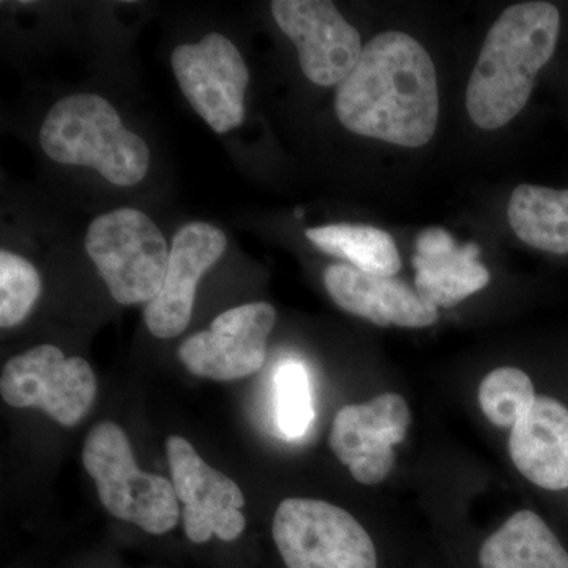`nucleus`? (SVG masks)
<instances>
[{
	"label": "nucleus",
	"mask_w": 568,
	"mask_h": 568,
	"mask_svg": "<svg viewBox=\"0 0 568 568\" xmlns=\"http://www.w3.org/2000/svg\"><path fill=\"white\" fill-rule=\"evenodd\" d=\"M179 88L215 133H230L245 119L250 73L237 47L219 32L197 43L179 44L171 54Z\"/></svg>",
	"instance_id": "obj_8"
},
{
	"label": "nucleus",
	"mask_w": 568,
	"mask_h": 568,
	"mask_svg": "<svg viewBox=\"0 0 568 568\" xmlns=\"http://www.w3.org/2000/svg\"><path fill=\"white\" fill-rule=\"evenodd\" d=\"M40 144L55 163L92 168L112 185H136L151 166L145 141L126 130L115 108L95 93L59 100L41 125Z\"/></svg>",
	"instance_id": "obj_3"
},
{
	"label": "nucleus",
	"mask_w": 568,
	"mask_h": 568,
	"mask_svg": "<svg viewBox=\"0 0 568 568\" xmlns=\"http://www.w3.org/2000/svg\"><path fill=\"white\" fill-rule=\"evenodd\" d=\"M409 424L406 399L383 394L338 410L332 425L331 447L358 484L375 487L394 469V446L405 440Z\"/></svg>",
	"instance_id": "obj_12"
},
{
	"label": "nucleus",
	"mask_w": 568,
	"mask_h": 568,
	"mask_svg": "<svg viewBox=\"0 0 568 568\" xmlns=\"http://www.w3.org/2000/svg\"><path fill=\"white\" fill-rule=\"evenodd\" d=\"M0 394L7 405L36 407L58 424L74 426L95 402L97 377L84 358H67L59 347L40 345L7 362Z\"/></svg>",
	"instance_id": "obj_7"
},
{
	"label": "nucleus",
	"mask_w": 568,
	"mask_h": 568,
	"mask_svg": "<svg viewBox=\"0 0 568 568\" xmlns=\"http://www.w3.org/2000/svg\"><path fill=\"white\" fill-rule=\"evenodd\" d=\"M227 239L211 223L183 224L171 244L170 264L160 293L145 304L144 323L156 338H175L192 321L197 283L226 252Z\"/></svg>",
	"instance_id": "obj_13"
},
{
	"label": "nucleus",
	"mask_w": 568,
	"mask_h": 568,
	"mask_svg": "<svg viewBox=\"0 0 568 568\" xmlns=\"http://www.w3.org/2000/svg\"><path fill=\"white\" fill-rule=\"evenodd\" d=\"M82 465L112 517L152 536H163L178 526L182 511L173 481L142 473L121 426L112 422L93 426L82 448Z\"/></svg>",
	"instance_id": "obj_4"
},
{
	"label": "nucleus",
	"mask_w": 568,
	"mask_h": 568,
	"mask_svg": "<svg viewBox=\"0 0 568 568\" xmlns=\"http://www.w3.org/2000/svg\"><path fill=\"white\" fill-rule=\"evenodd\" d=\"M536 398L530 377L514 366L488 373L478 387L481 413L500 428H514L532 409Z\"/></svg>",
	"instance_id": "obj_20"
},
{
	"label": "nucleus",
	"mask_w": 568,
	"mask_h": 568,
	"mask_svg": "<svg viewBox=\"0 0 568 568\" xmlns=\"http://www.w3.org/2000/svg\"><path fill=\"white\" fill-rule=\"evenodd\" d=\"M272 14L297 48L306 80L323 88L339 85L361 59V33L327 0H275Z\"/></svg>",
	"instance_id": "obj_10"
},
{
	"label": "nucleus",
	"mask_w": 568,
	"mask_h": 568,
	"mask_svg": "<svg viewBox=\"0 0 568 568\" xmlns=\"http://www.w3.org/2000/svg\"><path fill=\"white\" fill-rule=\"evenodd\" d=\"M272 534L287 568H377L375 544L364 526L325 500L284 499Z\"/></svg>",
	"instance_id": "obj_6"
},
{
	"label": "nucleus",
	"mask_w": 568,
	"mask_h": 568,
	"mask_svg": "<svg viewBox=\"0 0 568 568\" xmlns=\"http://www.w3.org/2000/svg\"><path fill=\"white\" fill-rule=\"evenodd\" d=\"M507 215L511 230L526 245L568 254V190L523 183L511 193Z\"/></svg>",
	"instance_id": "obj_18"
},
{
	"label": "nucleus",
	"mask_w": 568,
	"mask_h": 568,
	"mask_svg": "<svg viewBox=\"0 0 568 568\" xmlns=\"http://www.w3.org/2000/svg\"><path fill=\"white\" fill-rule=\"evenodd\" d=\"M559 32V10L548 2L517 3L497 18L466 89L467 112L478 129H503L525 110Z\"/></svg>",
	"instance_id": "obj_2"
},
{
	"label": "nucleus",
	"mask_w": 568,
	"mask_h": 568,
	"mask_svg": "<svg viewBox=\"0 0 568 568\" xmlns=\"http://www.w3.org/2000/svg\"><path fill=\"white\" fill-rule=\"evenodd\" d=\"M166 454L186 538L203 545L213 536L223 541L241 536L246 519L242 514L245 496L239 485L209 466L185 437H168Z\"/></svg>",
	"instance_id": "obj_9"
},
{
	"label": "nucleus",
	"mask_w": 568,
	"mask_h": 568,
	"mask_svg": "<svg viewBox=\"0 0 568 568\" xmlns=\"http://www.w3.org/2000/svg\"><path fill=\"white\" fill-rule=\"evenodd\" d=\"M294 215L298 216V219H302V216H304V211H302V209H297V211L294 212Z\"/></svg>",
	"instance_id": "obj_23"
},
{
	"label": "nucleus",
	"mask_w": 568,
	"mask_h": 568,
	"mask_svg": "<svg viewBox=\"0 0 568 568\" xmlns=\"http://www.w3.org/2000/svg\"><path fill=\"white\" fill-rule=\"evenodd\" d=\"M335 112L351 133L422 148L435 136L439 89L432 55L405 32L379 33L336 88Z\"/></svg>",
	"instance_id": "obj_1"
},
{
	"label": "nucleus",
	"mask_w": 568,
	"mask_h": 568,
	"mask_svg": "<svg viewBox=\"0 0 568 568\" xmlns=\"http://www.w3.org/2000/svg\"><path fill=\"white\" fill-rule=\"evenodd\" d=\"M275 320L274 306L265 302L235 306L216 316L209 331L189 336L179 357L190 373L205 379L252 376L263 368Z\"/></svg>",
	"instance_id": "obj_11"
},
{
	"label": "nucleus",
	"mask_w": 568,
	"mask_h": 568,
	"mask_svg": "<svg viewBox=\"0 0 568 568\" xmlns=\"http://www.w3.org/2000/svg\"><path fill=\"white\" fill-rule=\"evenodd\" d=\"M478 254L477 245H457L440 227L424 231L413 257L418 295L435 308H452L484 290L491 276Z\"/></svg>",
	"instance_id": "obj_15"
},
{
	"label": "nucleus",
	"mask_w": 568,
	"mask_h": 568,
	"mask_svg": "<svg viewBox=\"0 0 568 568\" xmlns=\"http://www.w3.org/2000/svg\"><path fill=\"white\" fill-rule=\"evenodd\" d=\"M275 395L280 432L286 439H301L315 417L312 387L305 366L294 361L280 366L275 376Z\"/></svg>",
	"instance_id": "obj_22"
},
{
	"label": "nucleus",
	"mask_w": 568,
	"mask_h": 568,
	"mask_svg": "<svg viewBox=\"0 0 568 568\" xmlns=\"http://www.w3.org/2000/svg\"><path fill=\"white\" fill-rule=\"evenodd\" d=\"M324 284L339 308L379 327L425 328L439 320L435 306L394 276L372 275L353 265L332 264L324 271Z\"/></svg>",
	"instance_id": "obj_14"
},
{
	"label": "nucleus",
	"mask_w": 568,
	"mask_h": 568,
	"mask_svg": "<svg viewBox=\"0 0 568 568\" xmlns=\"http://www.w3.org/2000/svg\"><path fill=\"white\" fill-rule=\"evenodd\" d=\"M305 235L324 253L345 260L366 274L395 276L402 268V256L392 235L369 224H327L310 227Z\"/></svg>",
	"instance_id": "obj_19"
},
{
	"label": "nucleus",
	"mask_w": 568,
	"mask_h": 568,
	"mask_svg": "<svg viewBox=\"0 0 568 568\" xmlns=\"http://www.w3.org/2000/svg\"><path fill=\"white\" fill-rule=\"evenodd\" d=\"M478 562L481 568H568V552L544 519L521 510L484 541Z\"/></svg>",
	"instance_id": "obj_17"
},
{
	"label": "nucleus",
	"mask_w": 568,
	"mask_h": 568,
	"mask_svg": "<svg viewBox=\"0 0 568 568\" xmlns=\"http://www.w3.org/2000/svg\"><path fill=\"white\" fill-rule=\"evenodd\" d=\"M41 294L39 271L20 254L0 252V325L17 327L29 315Z\"/></svg>",
	"instance_id": "obj_21"
},
{
	"label": "nucleus",
	"mask_w": 568,
	"mask_h": 568,
	"mask_svg": "<svg viewBox=\"0 0 568 568\" xmlns=\"http://www.w3.org/2000/svg\"><path fill=\"white\" fill-rule=\"evenodd\" d=\"M84 245L118 304H149L162 290L170 250L162 231L144 212L121 207L97 216Z\"/></svg>",
	"instance_id": "obj_5"
},
{
	"label": "nucleus",
	"mask_w": 568,
	"mask_h": 568,
	"mask_svg": "<svg viewBox=\"0 0 568 568\" xmlns=\"http://www.w3.org/2000/svg\"><path fill=\"white\" fill-rule=\"evenodd\" d=\"M508 452L515 467L537 487L568 488V409L537 396L532 409L511 428Z\"/></svg>",
	"instance_id": "obj_16"
}]
</instances>
